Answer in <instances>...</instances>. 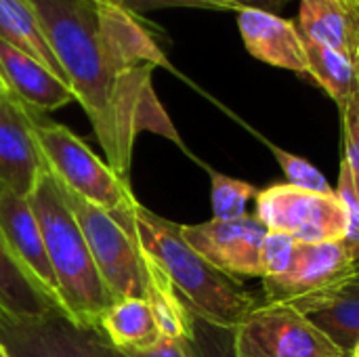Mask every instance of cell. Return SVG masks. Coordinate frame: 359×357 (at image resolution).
<instances>
[{
    "label": "cell",
    "mask_w": 359,
    "mask_h": 357,
    "mask_svg": "<svg viewBox=\"0 0 359 357\" xmlns=\"http://www.w3.org/2000/svg\"><path fill=\"white\" fill-rule=\"evenodd\" d=\"M351 250L345 240L301 244L297 242L290 267L278 278H265V303L288 305L303 316L322 309L358 274Z\"/></svg>",
    "instance_id": "5"
},
{
    "label": "cell",
    "mask_w": 359,
    "mask_h": 357,
    "mask_svg": "<svg viewBox=\"0 0 359 357\" xmlns=\"http://www.w3.org/2000/svg\"><path fill=\"white\" fill-rule=\"evenodd\" d=\"M231 339V330L194 316V337L189 345L196 357H236Z\"/></svg>",
    "instance_id": "24"
},
{
    "label": "cell",
    "mask_w": 359,
    "mask_h": 357,
    "mask_svg": "<svg viewBox=\"0 0 359 357\" xmlns=\"http://www.w3.org/2000/svg\"><path fill=\"white\" fill-rule=\"evenodd\" d=\"M0 234L32 282L55 305V309L61 311L59 286L29 198L17 196L4 187H0Z\"/></svg>",
    "instance_id": "12"
},
{
    "label": "cell",
    "mask_w": 359,
    "mask_h": 357,
    "mask_svg": "<svg viewBox=\"0 0 359 357\" xmlns=\"http://www.w3.org/2000/svg\"><path fill=\"white\" fill-rule=\"evenodd\" d=\"M2 95H11L8 90H6V84H4V80H2V76H0V97Z\"/></svg>",
    "instance_id": "30"
},
{
    "label": "cell",
    "mask_w": 359,
    "mask_h": 357,
    "mask_svg": "<svg viewBox=\"0 0 359 357\" xmlns=\"http://www.w3.org/2000/svg\"><path fill=\"white\" fill-rule=\"evenodd\" d=\"M231 335L236 357H347L307 316L288 305H257Z\"/></svg>",
    "instance_id": "7"
},
{
    "label": "cell",
    "mask_w": 359,
    "mask_h": 357,
    "mask_svg": "<svg viewBox=\"0 0 359 357\" xmlns=\"http://www.w3.org/2000/svg\"><path fill=\"white\" fill-rule=\"evenodd\" d=\"M0 357H13L11 353H8V349H6V347H4L2 343H0Z\"/></svg>",
    "instance_id": "32"
},
{
    "label": "cell",
    "mask_w": 359,
    "mask_h": 357,
    "mask_svg": "<svg viewBox=\"0 0 359 357\" xmlns=\"http://www.w3.org/2000/svg\"><path fill=\"white\" fill-rule=\"evenodd\" d=\"M122 353L126 357H196L189 341H179V339H168V337H162L149 349L122 351Z\"/></svg>",
    "instance_id": "28"
},
{
    "label": "cell",
    "mask_w": 359,
    "mask_h": 357,
    "mask_svg": "<svg viewBox=\"0 0 359 357\" xmlns=\"http://www.w3.org/2000/svg\"><path fill=\"white\" fill-rule=\"evenodd\" d=\"M267 227L246 215L236 221H204L181 225L183 240L227 278H263V246Z\"/></svg>",
    "instance_id": "10"
},
{
    "label": "cell",
    "mask_w": 359,
    "mask_h": 357,
    "mask_svg": "<svg viewBox=\"0 0 359 357\" xmlns=\"http://www.w3.org/2000/svg\"><path fill=\"white\" fill-rule=\"evenodd\" d=\"M29 204L44 236L48 261L59 286L61 311L74 324L97 330L101 318L116 299L99 276L86 240L50 170L38 181L29 196Z\"/></svg>",
    "instance_id": "3"
},
{
    "label": "cell",
    "mask_w": 359,
    "mask_h": 357,
    "mask_svg": "<svg viewBox=\"0 0 359 357\" xmlns=\"http://www.w3.org/2000/svg\"><path fill=\"white\" fill-rule=\"evenodd\" d=\"M273 156L278 164L282 166L288 185H294L305 191H316V194H337V189L328 183V179L320 173L318 166L307 162L305 158L290 154L282 147H273Z\"/></svg>",
    "instance_id": "23"
},
{
    "label": "cell",
    "mask_w": 359,
    "mask_h": 357,
    "mask_svg": "<svg viewBox=\"0 0 359 357\" xmlns=\"http://www.w3.org/2000/svg\"><path fill=\"white\" fill-rule=\"evenodd\" d=\"M59 185L109 295L116 301L145 299V259L137 238L109 213Z\"/></svg>",
    "instance_id": "6"
},
{
    "label": "cell",
    "mask_w": 359,
    "mask_h": 357,
    "mask_svg": "<svg viewBox=\"0 0 359 357\" xmlns=\"http://www.w3.org/2000/svg\"><path fill=\"white\" fill-rule=\"evenodd\" d=\"M255 217L269 229L292 236L301 244L345 240L347 210L337 194L305 191L276 183L255 198Z\"/></svg>",
    "instance_id": "8"
},
{
    "label": "cell",
    "mask_w": 359,
    "mask_h": 357,
    "mask_svg": "<svg viewBox=\"0 0 359 357\" xmlns=\"http://www.w3.org/2000/svg\"><path fill=\"white\" fill-rule=\"evenodd\" d=\"M297 248V240L282 231H267L265 246H263V280L282 276L290 263Z\"/></svg>",
    "instance_id": "25"
},
{
    "label": "cell",
    "mask_w": 359,
    "mask_h": 357,
    "mask_svg": "<svg viewBox=\"0 0 359 357\" xmlns=\"http://www.w3.org/2000/svg\"><path fill=\"white\" fill-rule=\"evenodd\" d=\"M210 175V202L212 219L217 221H236L248 215V204L257 198L259 189L233 177H227L219 170L208 168Z\"/></svg>",
    "instance_id": "22"
},
{
    "label": "cell",
    "mask_w": 359,
    "mask_h": 357,
    "mask_svg": "<svg viewBox=\"0 0 359 357\" xmlns=\"http://www.w3.org/2000/svg\"><path fill=\"white\" fill-rule=\"evenodd\" d=\"M34 128L50 175L72 194L109 213L133 238H137L135 208L139 206V200L135 198L130 183L114 173V168L67 126L36 114Z\"/></svg>",
    "instance_id": "4"
},
{
    "label": "cell",
    "mask_w": 359,
    "mask_h": 357,
    "mask_svg": "<svg viewBox=\"0 0 359 357\" xmlns=\"http://www.w3.org/2000/svg\"><path fill=\"white\" fill-rule=\"evenodd\" d=\"M303 44L309 69L307 76H311L328 93V97L334 99L337 105L343 109L353 90L359 86V65H355L343 53L311 42L307 38H303Z\"/></svg>",
    "instance_id": "20"
},
{
    "label": "cell",
    "mask_w": 359,
    "mask_h": 357,
    "mask_svg": "<svg viewBox=\"0 0 359 357\" xmlns=\"http://www.w3.org/2000/svg\"><path fill=\"white\" fill-rule=\"evenodd\" d=\"M135 234L141 252L168 276L194 316L233 330L259 305L250 292L217 271L183 240L179 223L139 204L135 208Z\"/></svg>",
    "instance_id": "2"
},
{
    "label": "cell",
    "mask_w": 359,
    "mask_h": 357,
    "mask_svg": "<svg viewBox=\"0 0 359 357\" xmlns=\"http://www.w3.org/2000/svg\"><path fill=\"white\" fill-rule=\"evenodd\" d=\"M133 15H141L158 8H210V11H227V6L219 0H116Z\"/></svg>",
    "instance_id": "27"
},
{
    "label": "cell",
    "mask_w": 359,
    "mask_h": 357,
    "mask_svg": "<svg viewBox=\"0 0 359 357\" xmlns=\"http://www.w3.org/2000/svg\"><path fill=\"white\" fill-rule=\"evenodd\" d=\"M0 40L32 55L65 80L42 23L27 0H0Z\"/></svg>",
    "instance_id": "18"
},
{
    "label": "cell",
    "mask_w": 359,
    "mask_h": 357,
    "mask_svg": "<svg viewBox=\"0 0 359 357\" xmlns=\"http://www.w3.org/2000/svg\"><path fill=\"white\" fill-rule=\"evenodd\" d=\"M0 76L6 90L36 114L55 112L74 99L69 84L32 55L0 40Z\"/></svg>",
    "instance_id": "14"
},
{
    "label": "cell",
    "mask_w": 359,
    "mask_h": 357,
    "mask_svg": "<svg viewBox=\"0 0 359 357\" xmlns=\"http://www.w3.org/2000/svg\"><path fill=\"white\" fill-rule=\"evenodd\" d=\"M355 2H358V6H359V0H355Z\"/></svg>",
    "instance_id": "33"
},
{
    "label": "cell",
    "mask_w": 359,
    "mask_h": 357,
    "mask_svg": "<svg viewBox=\"0 0 359 357\" xmlns=\"http://www.w3.org/2000/svg\"><path fill=\"white\" fill-rule=\"evenodd\" d=\"M50 311L59 309H55V305L32 282L0 234V318L34 320Z\"/></svg>",
    "instance_id": "17"
},
{
    "label": "cell",
    "mask_w": 359,
    "mask_h": 357,
    "mask_svg": "<svg viewBox=\"0 0 359 357\" xmlns=\"http://www.w3.org/2000/svg\"><path fill=\"white\" fill-rule=\"evenodd\" d=\"M219 2H221V0H219ZM227 11H229V8H227Z\"/></svg>",
    "instance_id": "34"
},
{
    "label": "cell",
    "mask_w": 359,
    "mask_h": 357,
    "mask_svg": "<svg viewBox=\"0 0 359 357\" xmlns=\"http://www.w3.org/2000/svg\"><path fill=\"white\" fill-rule=\"evenodd\" d=\"M145 301L156 318L162 337L191 341L194 337V314L175 290L168 276L145 255Z\"/></svg>",
    "instance_id": "19"
},
{
    "label": "cell",
    "mask_w": 359,
    "mask_h": 357,
    "mask_svg": "<svg viewBox=\"0 0 359 357\" xmlns=\"http://www.w3.org/2000/svg\"><path fill=\"white\" fill-rule=\"evenodd\" d=\"M341 118H343V137H345L343 160L349 164L351 173L359 181V86L341 109Z\"/></svg>",
    "instance_id": "26"
},
{
    "label": "cell",
    "mask_w": 359,
    "mask_h": 357,
    "mask_svg": "<svg viewBox=\"0 0 359 357\" xmlns=\"http://www.w3.org/2000/svg\"><path fill=\"white\" fill-rule=\"evenodd\" d=\"M0 343L13 357H126L99 330L50 311L34 320L0 318Z\"/></svg>",
    "instance_id": "9"
},
{
    "label": "cell",
    "mask_w": 359,
    "mask_h": 357,
    "mask_svg": "<svg viewBox=\"0 0 359 357\" xmlns=\"http://www.w3.org/2000/svg\"><path fill=\"white\" fill-rule=\"evenodd\" d=\"M307 318L349 357L359 339V269L322 309Z\"/></svg>",
    "instance_id": "21"
},
{
    "label": "cell",
    "mask_w": 359,
    "mask_h": 357,
    "mask_svg": "<svg viewBox=\"0 0 359 357\" xmlns=\"http://www.w3.org/2000/svg\"><path fill=\"white\" fill-rule=\"evenodd\" d=\"M238 27L246 50L255 59L294 74H309L303 36L294 21L278 13L242 8L238 13Z\"/></svg>",
    "instance_id": "13"
},
{
    "label": "cell",
    "mask_w": 359,
    "mask_h": 357,
    "mask_svg": "<svg viewBox=\"0 0 359 357\" xmlns=\"http://www.w3.org/2000/svg\"><path fill=\"white\" fill-rule=\"evenodd\" d=\"M34 120L36 112L19 99L0 97V187L23 198H29L42 175L48 173Z\"/></svg>",
    "instance_id": "11"
},
{
    "label": "cell",
    "mask_w": 359,
    "mask_h": 357,
    "mask_svg": "<svg viewBox=\"0 0 359 357\" xmlns=\"http://www.w3.org/2000/svg\"><path fill=\"white\" fill-rule=\"evenodd\" d=\"M229 11H242V8H259V11H267V13H276L280 11L288 0H221Z\"/></svg>",
    "instance_id": "29"
},
{
    "label": "cell",
    "mask_w": 359,
    "mask_h": 357,
    "mask_svg": "<svg viewBox=\"0 0 359 357\" xmlns=\"http://www.w3.org/2000/svg\"><path fill=\"white\" fill-rule=\"evenodd\" d=\"M90 120L105 162L128 181L135 143L156 133L183 147L154 88L166 55L139 17L116 0H27Z\"/></svg>",
    "instance_id": "1"
},
{
    "label": "cell",
    "mask_w": 359,
    "mask_h": 357,
    "mask_svg": "<svg viewBox=\"0 0 359 357\" xmlns=\"http://www.w3.org/2000/svg\"><path fill=\"white\" fill-rule=\"evenodd\" d=\"M97 330L118 351L149 349L162 339L145 299H120L101 318Z\"/></svg>",
    "instance_id": "16"
},
{
    "label": "cell",
    "mask_w": 359,
    "mask_h": 357,
    "mask_svg": "<svg viewBox=\"0 0 359 357\" xmlns=\"http://www.w3.org/2000/svg\"><path fill=\"white\" fill-rule=\"evenodd\" d=\"M303 38L334 48L359 65V6L355 0H299Z\"/></svg>",
    "instance_id": "15"
},
{
    "label": "cell",
    "mask_w": 359,
    "mask_h": 357,
    "mask_svg": "<svg viewBox=\"0 0 359 357\" xmlns=\"http://www.w3.org/2000/svg\"><path fill=\"white\" fill-rule=\"evenodd\" d=\"M349 357H359V339L355 341V345H353V349H351V353Z\"/></svg>",
    "instance_id": "31"
}]
</instances>
